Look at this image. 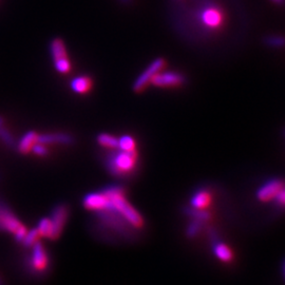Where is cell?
<instances>
[{"label":"cell","mask_w":285,"mask_h":285,"mask_svg":"<svg viewBox=\"0 0 285 285\" xmlns=\"http://www.w3.org/2000/svg\"><path fill=\"white\" fill-rule=\"evenodd\" d=\"M101 192L110 200L112 209L118 212L132 227L139 229L144 226V219L125 197L124 188L121 186L110 185L101 190Z\"/></svg>","instance_id":"1"},{"label":"cell","mask_w":285,"mask_h":285,"mask_svg":"<svg viewBox=\"0 0 285 285\" xmlns=\"http://www.w3.org/2000/svg\"><path fill=\"white\" fill-rule=\"evenodd\" d=\"M116 150V149H115ZM138 153L136 150L125 151L117 148L108 154L106 159L107 169L116 176H125L131 174L137 166Z\"/></svg>","instance_id":"2"},{"label":"cell","mask_w":285,"mask_h":285,"mask_svg":"<svg viewBox=\"0 0 285 285\" xmlns=\"http://www.w3.org/2000/svg\"><path fill=\"white\" fill-rule=\"evenodd\" d=\"M0 230L12 234L15 240L19 243H22L28 233L26 226L14 215L12 210L4 204H0Z\"/></svg>","instance_id":"3"},{"label":"cell","mask_w":285,"mask_h":285,"mask_svg":"<svg viewBox=\"0 0 285 285\" xmlns=\"http://www.w3.org/2000/svg\"><path fill=\"white\" fill-rule=\"evenodd\" d=\"M51 56L54 63V68L60 74H67L71 70V64L68 58L66 46L63 39L54 38L50 44Z\"/></svg>","instance_id":"4"},{"label":"cell","mask_w":285,"mask_h":285,"mask_svg":"<svg viewBox=\"0 0 285 285\" xmlns=\"http://www.w3.org/2000/svg\"><path fill=\"white\" fill-rule=\"evenodd\" d=\"M165 66V60L163 58H156L154 59L144 71L142 73L135 79L132 86V90L136 93H139L141 91L145 90V88L148 86V84L151 83V79L154 77L156 73H158L159 71H162V69Z\"/></svg>","instance_id":"5"},{"label":"cell","mask_w":285,"mask_h":285,"mask_svg":"<svg viewBox=\"0 0 285 285\" xmlns=\"http://www.w3.org/2000/svg\"><path fill=\"white\" fill-rule=\"evenodd\" d=\"M285 187L284 181L274 177V179H270L265 181L257 190L256 197L260 202L266 203L271 202L276 199L278 193Z\"/></svg>","instance_id":"6"},{"label":"cell","mask_w":285,"mask_h":285,"mask_svg":"<svg viewBox=\"0 0 285 285\" xmlns=\"http://www.w3.org/2000/svg\"><path fill=\"white\" fill-rule=\"evenodd\" d=\"M32 252L29 259V266L32 271L35 273H44L49 265V258L48 254L44 245L37 241L35 244L31 246Z\"/></svg>","instance_id":"7"},{"label":"cell","mask_w":285,"mask_h":285,"mask_svg":"<svg viewBox=\"0 0 285 285\" xmlns=\"http://www.w3.org/2000/svg\"><path fill=\"white\" fill-rule=\"evenodd\" d=\"M198 17L200 19V24L209 30L219 28L223 22V15L221 11L212 5L203 7L199 12Z\"/></svg>","instance_id":"8"},{"label":"cell","mask_w":285,"mask_h":285,"mask_svg":"<svg viewBox=\"0 0 285 285\" xmlns=\"http://www.w3.org/2000/svg\"><path fill=\"white\" fill-rule=\"evenodd\" d=\"M186 82V78L183 74L179 72H174V71H165V72H161L154 75V77L151 79V83L153 86L158 88H170V87H179L183 85Z\"/></svg>","instance_id":"9"},{"label":"cell","mask_w":285,"mask_h":285,"mask_svg":"<svg viewBox=\"0 0 285 285\" xmlns=\"http://www.w3.org/2000/svg\"><path fill=\"white\" fill-rule=\"evenodd\" d=\"M69 217V208L65 204H59L53 209L51 213V222L53 226V240L57 239L62 233L63 229L67 223Z\"/></svg>","instance_id":"10"},{"label":"cell","mask_w":285,"mask_h":285,"mask_svg":"<svg viewBox=\"0 0 285 285\" xmlns=\"http://www.w3.org/2000/svg\"><path fill=\"white\" fill-rule=\"evenodd\" d=\"M83 204L86 209L91 211H100L108 208L111 205L110 200L106 195L100 192H91L88 193L83 200Z\"/></svg>","instance_id":"11"},{"label":"cell","mask_w":285,"mask_h":285,"mask_svg":"<svg viewBox=\"0 0 285 285\" xmlns=\"http://www.w3.org/2000/svg\"><path fill=\"white\" fill-rule=\"evenodd\" d=\"M73 135L65 132H55V133H44L38 134L37 142L45 145H72L74 142Z\"/></svg>","instance_id":"12"},{"label":"cell","mask_w":285,"mask_h":285,"mask_svg":"<svg viewBox=\"0 0 285 285\" xmlns=\"http://www.w3.org/2000/svg\"><path fill=\"white\" fill-rule=\"evenodd\" d=\"M212 233V252L220 261L228 263L234 259V253L231 252V249L229 246H227L225 243L220 241L219 239L216 238L215 231H211Z\"/></svg>","instance_id":"13"},{"label":"cell","mask_w":285,"mask_h":285,"mask_svg":"<svg viewBox=\"0 0 285 285\" xmlns=\"http://www.w3.org/2000/svg\"><path fill=\"white\" fill-rule=\"evenodd\" d=\"M211 202V194L208 189L200 188L194 191L190 198V206L197 209H206Z\"/></svg>","instance_id":"14"},{"label":"cell","mask_w":285,"mask_h":285,"mask_svg":"<svg viewBox=\"0 0 285 285\" xmlns=\"http://www.w3.org/2000/svg\"><path fill=\"white\" fill-rule=\"evenodd\" d=\"M38 133L33 130L26 132L23 137L17 142V150L23 154H27L32 151L33 146L37 142Z\"/></svg>","instance_id":"15"},{"label":"cell","mask_w":285,"mask_h":285,"mask_svg":"<svg viewBox=\"0 0 285 285\" xmlns=\"http://www.w3.org/2000/svg\"><path fill=\"white\" fill-rule=\"evenodd\" d=\"M70 88L74 93L85 94L91 90L92 79L88 76L74 77L70 83Z\"/></svg>","instance_id":"16"},{"label":"cell","mask_w":285,"mask_h":285,"mask_svg":"<svg viewBox=\"0 0 285 285\" xmlns=\"http://www.w3.org/2000/svg\"><path fill=\"white\" fill-rule=\"evenodd\" d=\"M184 213L193 220H199L201 222H207L211 219V213L205 209H197L191 206L184 208Z\"/></svg>","instance_id":"17"},{"label":"cell","mask_w":285,"mask_h":285,"mask_svg":"<svg viewBox=\"0 0 285 285\" xmlns=\"http://www.w3.org/2000/svg\"><path fill=\"white\" fill-rule=\"evenodd\" d=\"M96 140L101 147L113 150L118 148V138L109 133H99L96 137Z\"/></svg>","instance_id":"18"},{"label":"cell","mask_w":285,"mask_h":285,"mask_svg":"<svg viewBox=\"0 0 285 285\" xmlns=\"http://www.w3.org/2000/svg\"><path fill=\"white\" fill-rule=\"evenodd\" d=\"M39 231L40 237L48 238L50 240H53V226L50 218H43L36 227Z\"/></svg>","instance_id":"19"},{"label":"cell","mask_w":285,"mask_h":285,"mask_svg":"<svg viewBox=\"0 0 285 285\" xmlns=\"http://www.w3.org/2000/svg\"><path fill=\"white\" fill-rule=\"evenodd\" d=\"M118 149L125 151L136 150V142L131 135H123L118 138Z\"/></svg>","instance_id":"20"},{"label":"cell","mask_w":285,"mask_h":285,"mask_svg":"<svg viewBox=\"0 0 285 285\" xmlns=\"http://www.w3.org/2000/svg\"><path fill=\"white\" fill-rule=\"evenodd\" d=\"M203 226H204V222L192 219V221L188 224V226L186 228V236L189 239L195 238L201 233Z\"/></svg>","instance_id":"21"},{"label":"cell","mask_w":285,"mask_h":285,"mask_svg":"<svg viewBox=\"0 0 285 285\" xmlns=\"http://www.w3.org/2000/svg\"><path fill=\"white\" fill-rule=\"evenodd\" d=\"M40 234L37 228H33L30 231H28L26 237L22 241V244L24 247H31L33 244L36 243L39 240Z\"/></svg>","instance_id":"22"},{"label":"cell","mask_w":285,"mask_h":285,"mask_svg":"<svg viewBox=\"0 0 285 285\" xmlns=\"http://www.w3.org/2000/svg\"><path fill=\"white\" fill-rule=\"evenodd\" d=\"M265 44L272 48H283L285 47V37L281 35H271L265 38Z\"/></svg>","instance_id":"23"},{"label":"cell","mask_w":285,"mask_h":285,"mask_svg":"<svg viewBox=\"0 0 285 285\" xmlns=\"http://www.w3.org/2000/svg\"><path fill=\"white\" fill-rule=\"evenodd\" d=\"M0 139H2V141L8 147H14L16 145L13 134L7 128H0Z\"/></svg>","instance_id":"24"},{"label":"cell","mask_w":285,"mask_h":285,"mask_svg":"<svg viewBox=\"0 0 285 285\" xmlns=\"http://www.w3.org/2000/svg\"><path fill=\"white\" fill-rule=\"evenodd\" d=\"M32 151H33V153H35L38 156H46L49 152L48 148H47V145L40 144V142H36V144L33 146Z\"/></svg>","instance_id":"25"},{"label":"cell","mask_w":285,"mask_h":285,"mask_svg":"<svg viewBox=\"0 0 285 285\" xmlns=\"http://www.w3.org/2000/svg\"><path fill=\"white\" fill-rule=\"evenodd\" d=\"M276 203L282 207H285V187L278 193L276 199L274 200Z\"/></svg>","instance_id":"26"},{"label":"cell","mask_w":285,"mask_h":285,"mask_svg":"<svg viewBox=\"0 0 285 285\" xmlns=\"http://www.w3.org/2000/svg\"><path fill=\"white\" fill-rule=\"evenodd\" d=\"M273 3L278 4V5H284L285 4V0H272Z\"/></svg>","instance_id":"27"},{"label":"cell","mask_w":285,"mask_h":285,"mask_svg":"<svg viewBox=\"0 0 285 285\" xmlns=\"http://www.w3.org/2000/svg\"><path fill=\"white\" fill-rule=\"evenodd\" d=\"M4 124H5V118L0 115V128L4 127Z\"/></svg>","instance_id":"28"},{"label":"cell","mask_w":285,"mask_h":285,"mask_svg":"<svg viewBox=\"0 0 285 285\" xmlns=\"http://www.w3.org/2000/svg\"><path fill=\"white\" fill-rule=\"evenodd\" d=\"M120 2H123L125 4H128V3H130V0H120Z\"/></svg>","instance_id":"29"},{"label":"cell","mask_w":285,"mask_h":285,"mask_svg":"<svg viewBox=\"0 0 285 285\" xmlns=\"http://www.w3.org/2000/svg\"><path fill=\"white\" fill-rule=\"evenodd\" d=\"M283 273H284V277H285V261L283 263Z\"/></svg>","instance_id":"30"},{"label":"cell","mask_w":285,"mask_h":285,"mask_svg":"<svg viewBox=\"0 0 285 285\" xmlns=\"http://www.w3.org/2000/svg\"><path fill=\"white\" fill-rule=\"evenodd\" d=\"M0 285H3V282H2V279H0Z\"/></svg>","instance_id":"31"},{"label":"cell","mask_w":285,"mask_h":285,"mask_svg":"<svg viewBox=\"0 0 285 285\" xmlns=\"http://www.w3.org/2000/svg\"><path fill=\"white\" fill-rule=\"evenodd\" d=\"M284 134H285V130H284Z\"/></svg>","instance_id":"32"}]
</instances>
